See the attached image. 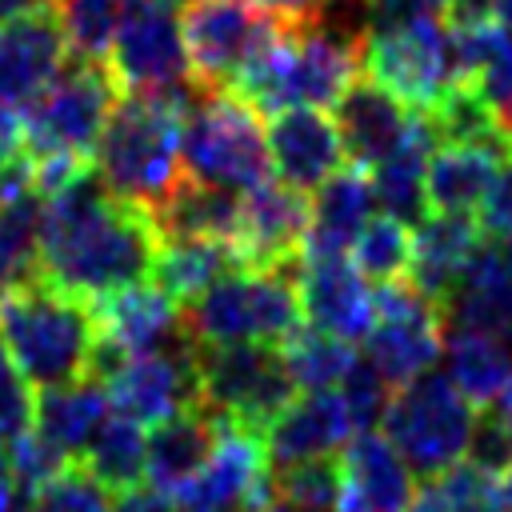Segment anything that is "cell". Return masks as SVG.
Wrapping results in <instances>:
<instances>
[{
  "instance_id": "f907efd6",
  "label": "cell",
  "mask_w": 512,
  "mask_h": 512,
  "mask_svg": "<svg viewBox=\"0 0 512 512\" xmlns=\"http://www.w3.org/2000/svg\"><path fill=\"white\" fill-rule=\"evenodd\" d=\"M112 512H176V504L168 496H160L156 488H136V492L116 496Z\"/></svg>"
},
{
  "instance_id": "5b68a950",
  "label": "cell",
  "mask_w": 512,
  "mask_h": 512,
  "mask_svg": "<svg viewBox=\"0 0 512 512\" xmlns=\"http://www.w3.org/2000/svg\"><path fill=\"white\" fill-rule=\"evenodd\" d=\"M360 72L404 108L432 112L460 84L448 20L428 8L368 20L360 36Z\"/></svg>"
},
{
  "instance_id": "7c38bea8",
  "label": "cell",
  "mask_w": 512,
  "mask_h": 512,
  "mask_svg": "<svg viewBox=\"0 0 512 512\" xmlns=\"http://www.w3.org/2000/svg\"><path fill=\"white\" fill-rule=\"evenodd\" d=\"M108 56H112L108 68H112L116 84H124L128 92H144V96H200L192 64H188L180 20L164 4L128 0L124 16L116 24Z\"/></svg>"
},
{
  "instance_id": "4316f807",
  "label": "cell",
  "mask_w": 512,
  "mask_h": 512,
  "mask_svg": "<svg viewBox=\"0 0 512 512\" xmlns=\"http://www.w3.org/2000/svg\"><path fill=\"white\" fill-rule=\"evenodd\" d=\"M376 208V192H372V176L360 164H344L336 168L312 196V228L304 240L300 256H348L352 240L360 236V228L372 220Z\"/></svg>"
},
{
  "instance_id": "603a6c76",
  "label": "cell",
  "mask_w": 512,
  "mask_h": 512,
  "mask_svg": "<svg viewBox=\"0 0 512 512\" xmlns=\"http://www.w3.org/2000/svg\"><path fill=\"white\" fill-rule=\"evenodd\" d=\"M352 440V420L344 396L332 388H316L292 396V404L264 428V448L276 468L304 460H332Z\"/></svg>"
},
{
  "instance_id": "ee69618b",
  "label": "cell",
  "mask_w": 512,
  "mask_h": 512,
  "mask_svg": "<svg viewBox=\"0 0 512 512\" xmlns=\"http://www.w3.org/2000/svg\"><path fill=\"white\" fill-rule=\"evenodd\" d=\"M68 464H72V460H68L60 448H52L36 428H28L24 436L12 440V468H16V480H20V488L32 492V496H36L40 488H48Z\"/></svg>"
},
{
  "instance_id": "44dd1931",
  "label": "cell",
  "mask_w": 512,
  "mask_h": 512,
  "mask_svg": "<svg viewBox=\"0 0 512 512\" xmlns=\"http://www.w3.org/2000/svg\"><path fill=\"white\" fill-rule=\"evenodd\" d=\"M268 156L288 188L316 192L336 168H344V140L324 108H284L268 124Z\"/></svg>"
},
{
  "instance_id": "bcb514c9",
  "label": "cell",
  "mask_w": 512,
  "mask_h": 512,
  "mask_svg": "<svg viewBox=\"0 0 512 512\" xmlns=\"http://www.w3.org/2000/svg\"><path fill=\"white\" fill-rule=\"evenodd\" d=\"M464 460H472L476 468H484L492 476H504L512 468V432H508V424L500 420L496 408H484L476 416V428H472Z\"/></svg>"
},
{
  "instance_id": "ac0fdd59",
  "label": "cell",
  "mask_w": 512,
  "mask_h": 512,
  "mask_svg": "<svg viewBox=\"0 0 512 512\" xmlns=\"http://www.w3.org/2000/svg\"><path fill=\"white\" fill-rule=\"evenodd\" d=\"M100 340L116 348L124 360L128 356H148L164 352L188 340L184 332V304L172 300L160 284H128L116 288L100 300H92Z\"/></svg>"
},
{
  "instance_id": "3957f363",
  "label": "cell",
  "mask_w": 512,
  "mask_h": 512,
  "mask_svg": "<svg viewBox=\"0 0 512 512\" xmlns=\"http://www.w3.org/2000/svg\"><path fill=\"white\" fill-rule=\"evenodd\" d=\"M0 340L8 344L28 384L52 388L92 372L100 328L92 300L36 276L0 292Z\"/></svg>"
},
{
  "instance_id": "836d02e7",
  "label": "cell",
  "mask_w": 512,
  "mask_h": 512,
  "mask_svg": "<svg viewBox=\"0 0 512 512\" xmlns=\"http://www.w3.org/2000/svg\"><path fill=\"white\" fill-rule=\"evenodd\" d=\"M244 268L240 252L220 240H160L152 260V284H160L172 300L188 304L220 276Z\"/></svg>"
},
{
  "instance_id": "74e56055",
  "label": "cell",
  "mask_w": 512,
  "mask_h": 512,
  "mask_svg": "<svg viewBox=\"0 0 512 512\" xmlns=\"http://www.w3.org/2000/svg\"><path fill=\"white\" fill-rule=\"evenodd\" d=\"M40 276V196L0 204V292Z\"/></svg>"
},
{
  "instance_id": "f6af8a7d",
  "label": "cell",
  "mask_w": 512,
  "mask_h": 512,
  "mask_svg": "<svg viewBox=\"0 0 512 512\" xmlns=\"http://www.w3.org/2000/svg\"><path fill=\"white\" fill-rule=\"evenodd\" d=\"M32 388L12 360L8 344L0 340V440H16L32 428Z\"/></svg>"
},
{
  "instance_id": "db71d44e",
  "label": "cell",
  "mask_w": 512,
  "mask_h": 512,
  "mask_svg": "<svg viewBox=\"0 0 512 512\" xmlns=\"http://www.w3.org/2000/svg\"><path fill=\"white\" fill-rule=\"evenodd\" d=\"M488 408H496V412H500V420H504V424H508V432H512V380H508V388L500 392V400H496V404H488Z\"/></svg>"
},
{
  "instance_id": "1f68e13d",
  "label": "cell",
  "mask_w": 512,
  "mask_h": 512,
  "mask_svg": "<svg viewBox=\"0 0 512 512\" xmlns=\"http://www.w3.org/2000/svg\"><path fill=\"white\" fill-rule=\"evenodd\" d=\"M160 240H220L236 248V232H240V200L236 192L200 184V180H184L160 208L148 212Z\"/></svg>"
},
{
  "instance_id": "30bf717a",
  "label": "cell",
  "mask_w": 512,
  "mask_h": 512,
  "mask_svg": "<svg viewBox=\"0 0 512 512\" xmlns=\"http://www.w3.org/2000/svg\"><path fill=\"white\" fill-rule=\"evenodd\" d=\"M200 404L232 416L264 436V428L292 404V376L272 344H196Z\"/></svg>"
},
{
  "instance_id": "7402d4cb",
  "label": "cell",
  "mask_w": 512,
  "mask_h": 512,
  "mask_svg": "<svg viewBox=\"0 0 512 512\" xmlns=\"http://www.w3.org/2000/svg\"><path fill=\"white\" fill-rule=\"evenodd\" d=\"M340 500L336 512H408L416 488L408 460L380 432H360L336 456Z\"/></svg>"
},
{
  "instance_id": "d4e9b609",
  "label": "cell",
  "mask_w": 512,
  "mask_h": 512,
  "mask_svg": "<svg viewBox=\"0 0 512 512\" xmlns=\"http://www.w3.org/2000/svg\"><path fill=\"white\" fill-rule=\"evenodd\" d=\"M332 120L340 128L344 156L360 168H376L380 160H388L412 128V112H404V104L368 76L348 84V92L336 100Z\"/></svg>"
},
{
  "instance_id": "681fc988",
  "label": "cell",
  "mask_w": 512,
  "mask_h": 512,
  "mask_svg": "<svg viewBox=\"0 0 512 512\" xmlns=\"http://www.w3.org/2000/svg\"><path fill=\"white\" fill-rule=\"evenodd\" d=\"M28 508H32V492L20 488L12 456L4 452V440H0V512H28Z\"/></svg>"
},
{
  "instance_id": "e0dca14e",
  "label": "cell",
  "mask_w": 512,
  "mask_h": 512,
  "mask_svg": "<svg viewBox=\"0 0 512 512\" xmlns=\"http://www.w3.org/2000/svg\"><path fill=\"white\" fill-rule=\"evenodd\" d=\"M68 40L56 4H40L8 24H0V108L28 112L36 96L64 68Z\"/></svg>"
},
{
  "instance_id": "484cf974",
  "label": "cell",
  "mask_w": 512,
  "mask_h": 512,
  "mask_svg": "<svg viewBox=\"0 0 512 512\" xmlns=\"http://www.w3.org/2000/svg\"><path fill=\"white\" fill-rule=\"evenodd\" d=\"M508 156L512 148L492 144H440L424 172V204L448 216L480 212Z\"/></svg>"
},
{
  "instance_id": "7bdbcfd3",
  "label": "cell",
  "mask_w": 512,
  "mask_h": 512,
  "mask_svg": "<svg viewBox=\"0 0 512 512\" xmlns=\"http://www.w3.org/2000/svg\"><path fill=\"white\" fill-rule=\"evenodd\" d=\"M28 512H112V500L80 464H68L48 488L32 496Z\"/></svg>"
},
{
  "instance_id": "9a60e30c",
  "label": "cell",
  "mask_w": 512,
  "mask_h": 512,
  "mask_svg": "<svg viewBox=\"0 0 512 512\" xmlns=\"http://www.w3.org/2000/svg\"><path fill=\"white\" fill-rule=\"evenodd\" d=\"M112 412L132 424H160L184 408L200 404V380H196V344L184 340L164 352L128 356L108 380Z\"/></svg>"
},
{
  "instance_id": "8fae6325",
  "label": "cell",
  "mask_w": 512,
  "mask_h": 512,
  "mask_svg": "<svg viewBox=\"0 0 512 512\" xmlns=\"http://www.w3.org/2000/svg\"><path fill=\"white\" fill-rule=\"evenodd\" d=\"M288 24L252 0H188L180 32L200 88L228 92Z\"/></svg>"
},
{
  "instance_id": "ba28073f",
  "label": "cell",
  "mask_w": 512,
  "mask_h": 512,
  "mask_svg": "<svg viewBox=\"0 0 512 512\" xmlns=\"http://www.w3.org/2000/svg\"><path fill=\"white\" fill-rule=\"evenodd\" d=\"M116 88L120 84L104 60H64L56 80L24 112V144L32 156H68L88 164L116 108Z\"/></svg>"
},
{
  "instance_id": "52a82bcc",
  "label": "cell",
  "mask_w": 512,
  "mask_h": 512,
  "mask_svg": "<svg viewBox=\"0 0 512 512\" xmlns=\"http://www.w3.org/2000/svg\"><path fill=\"white\" fill-rule=\"evenodd\" d=\"M184 172L224 192H248L268 180V128L236 92H208L184 116Z\"/></svg>"
},
{
  "instance_id": "f1b7e54d",
  "label": "cell",
  "mask_w": 512,
  "mask_h": 512,
  "mask_svg": "<svg viewBox=\"0 0 512 512\" xmlns=\"http://www.w3.org/2000/svg\"><path fill=\"white\" fill-rule=\"evenodd\" d=\"M108 416H112V400H108L104 380H96V376L40 388L32 400V428L52 448H60L72 464L84 456L88 440L96 436V428Z\"/></svg>"
},
{
  "instance_id": "e575fe53",
  "label": "cell",
  "mask_w": 512,
  "mask_h": 512,
  "mask_svg": "<svg viewBox=\"0 0 512 512\" xmlns=\"http://www.w3.org/2000/svg\"><path fill=\"white\" fill-rule=\"evenodd\" d=\"M108 496H124L136 492L140 480L148 476V436L140 424L124 420V416H108L96 436L88 440L84 456L76 460Z\"/></svg>"
},
{
  "instance_id": "4fadbf2b",
  "label": "cell",
  "mask_w": 512,
  "mask_h": 512,
  "mask_svg": "<svg viewBox=\"0 0 512 512\" xmlns=\"http://www.w3.org/2000/svg\"><path fill=\"white\" fill-rule=\"evenodd\" d=\"M444 352V312L436 300L416 292L408 280L376 288V324L368 332V360L376 372L404 388L416 376L432 372Z\"/></svg>"
},
{
  "instance_id": "c3c4849f",
  "label": "cell",
  "mask_w": 512,
  "mask_h": 512,
  "mask_svg": "<svg viewBox=\"0 0 512 512\" xmlns=\"http://www.w3.org/2000/svg\"><path fill=\"white\" fill-rule=\"evenodd\" d=\"M264 12H272L276 20H284L288 28H304V24H320L328 16L332 0H252Z\"/></svg>"
},
{
  "instance_id": "277c9868",
  "label": "cell",
  "mask_w": 512,
  "mask_h": 512,
  "mask_svg": "<svg viewBox=\"0 0 512 512\" xmlns=\"http://www.w3.org/2000/svg\"><path fill=\"white\" fill-rule=\"evenodd\" d=\"M360 72V36L328 20L284 28L228 92L248 100L256 112L284 108H336Z\"/></svg>"
},
{
  "instance_id": "8992f818",
  "label": "cell",
  "mask_w": 512,
  "mask_h": 512,
  "mask_svg": "<svg viewBox=\"0 0 512 512\" xmlns=\"http://www.w3.org/2000/svg\"><path fill=\"white\" fill-rule=\"evenodd\" d=\"M300 316L288 268H236L184 304V332L192 344H284Z\"/></svg>"
},
{
  "instance_id": "cb8c5ba5",
  "label": "cell",
  "mask_w": 512,
  "mask_h": 512,
  "mask_svg": "<svg viewBox=\"0 0 512 512\" xmlns=\"http://www.w3.org/2000/svg\"><path fill=\"white\" fill-rule=\"evenodd\" d=\"M460 84L476 88L512 144V28L496 16H448Z\"/></svg>"
},
{
  "instance_id": "6f0895ef",
  "label": "cell",
  "mask_w": 512,
  "mask_h": 512,
  "mask_svg": "<svg viewBox=\"0 0 512 512\" xmlns=\"http://www.w3.org/2000/svg\"><path fill=\"white\" fill-rule=\"evenodd\" d=\"M500 512H512V504H504V508H500Z\"/></svg>"
},
{
  "instance_id": "4dcf8cb0",
  "label": "cell",
  "mask_w": 512,
  "mask_h": 512,
  "mask_svg": "<svg viewBox=\"0 0 512 512\" xmlns=\"http://www.w3.org/2000/svg\"><path fill=\"white\" fill-rule=\"evenodd\" d=\"M436 148H440V132H436L432 116L412 112V128H408L404 144L388 160L368 168L372 192H376V204L384 208V216H396L404 224L424 220V208H428L424 204V172H428V160Z\"/></svg>"
},
{
  "instance_id": "9f6ffc18",
  "label": "cell",
  "mask_w": 512,
  "mask_h": 512,
  "mask_svg": "<svg viewBox=\"0 0 512 512\" xmlns=\"http://www.w3.org/2000/svg\"><path fill=\"white\" fill-rule=\"evenodd\" d=\"M144 4H164V8H176V4H184V0H144Z\"/></svg>"
},
{
  "instance_id": "b9f144b4",
  "label": "cell",
  "mask_w": 512,
  "mask_h": 512,
  "mask_svg": "<svg viewBox=\"0 0 512 512\" xmlns=\"http://www.w3.org/2000/svg\"><path fill=\"white\" fill-rule=\"evenodd\" d=\"M340 396H344L352 428L356 432H376V424H384V412H388V400H392V384L376 372L372 360H356L352 372L340 384Z\"/></svg>"
},
{
  "instance_id": "9c48e42d",
  "label": "cell",
  "mask_w": 512,
  "mask_h": 512,
  "mask_svg": "<svg viewBox=\"0 0 512 512\" xmlns=\"http://www.w3.org/2000/svg\"><path fill=\"white\" fill-rule=\"evenodd\" d=\"M476 428V412L464 392L440 376L424 372L412 384L396 388L384 412V432L392 448L420 476H440L468 456V440Z\"/></svg>"
},
{
  "instance_id": "f5cc1de1",
  "label": "cell",
  "mask_w": 512,
  "mask_h": 512,
  "mask_svg": "<svg viewBox=\"0 0 512 512\" xmlns=\"http://www.w3.org/2000/svg\"><path fill=\"white\" fill-rule=\"evenodd\" d=\"M256 512H312V508H304V504H296V500H288V496H276V492H272Z\"/></svg>"
},
{
  "instance_id": "11a10c76",
  "label": "cell",
  "mask_w": 512,
  "mask_h": 512,
  "mask_svg": "<svg viewBox=\"0 0 512 512\" xmlns=\"http://www.w3.org/2000/svg\"><path fill=\"white\" fill-rule=\"evenodd\" d=\"M500 492H504V504H512V468L500 476Z\"/></svg>"
},
{
  "instance_id": "f546056e",
  "label": "cell",
  "mask_w": 512,
  "mask_h": 512,
  "mask_svg": "<svg viewBox=\"0 0 512 512\" xmlns=\"http://www.w3.org/2000/svg\"><path fill=\"white\" fill-rule=\"evenodd\" d=\"M480 228L468 216H448L432 212L416 224L412 232V264H408V284L424 292L428 300L444 304V296L456 288L464 264L476 252Z\"/></svg>"
},
{
  "instance_id": "f35d334b",
  "label": "cell",
  "mask_w": 512,
  "mask_h": 512,
  "mask_svg": "<svg viewBox=\"0 0 512 512\" xmlns=\"http://www.w3.org/2000/svg\"><path fill=\"white\" fill-rule=\"evenodd\" d=\"M348 256H352L356 272L368 276V280H376V284L404 280L408 276V264H412V232L396 216H372L360 228V236L352 240Z\"/></svg>"
},
{
  "instance_id": "ffe728a7",
  "label": "cell",
  "mask_w": 512,
  "mask_h": 512,
  "mask_svg": "<svg viewBox=\"0 0 512 512\" xmlns=\"http://www.w3.org/2000/svg\"><path fill=\"white\" fill-rule=\"evenodd\" d=\"M440 312L444 328H472L512 344V244L480 240Z\"/></svg>"
},
{
  "instance_id": "ab89813d",
  "label": "cell",
  "mask_w": 512,
  "mask_h": 512,
  "mask_svg": "<svg viewBox=\"0 0 512 512\" xmlns=\"http://www.w3.org/2000/svg\"><path fill=\"white\" fill-rule=\"evenodd\" d=\"M52 4L72 52L84 60H104L128 0H52Z\"/></svg>"
},
{
  "instance_id": "83f0119b",
  "label": "cell",
  "mask_w": 512,
  "mask_h": 512,
  "mask_svg": "<svg viewBox=\"0 0 512 512\" xmlns=\"http://www.w3.org/2000/svg\"><path fill=\"white\" fill-rule=\"evenodd\" d=\"M216 444V416L196 404L184 408L160 424H152L148 432V480L160 496L176 500L204 468V460L212 456Z\"/></svg>"
},
{
  "instance_id": "7a4b0ae2",
  "label": "cell",
  "mask_w": 512,
  "mask_h": 512,
  "mask_svg": "<svg viewBox=\"0 0 512 512\" xmlns=\"http://www.w3.org/2000/svg\"><path fill=\"white\" fill-rule=\"evenodd\" d=\"M196 100L200 96H120L96 144L100 184L144 212L160 208L188 180L184 116Z\"/></svg>"
},
{
  "instance_id": "2e32d148",
  "label": "cell",
  "mask_w": 512,
  "mask_h": 512,
  "mask_svg": "<svg viewBox=\"0 0 512 512\" xmlns=\"http://www.w3.org/2000/svg\"><path fill=\"white\" fill-rule=\"evenodd\" d=\"M312 228V204L284 180H264L240 196L236 252L244 268H296Z\"/></svg>"
},
{
  "instance_id": "d6a6232c",
  "label": "cell",
  "mask_w": 512,
  "mask_h": 512,
  "mask_svg": "<svg viewBox=\"0 0 512 512\" xmlns=\"http://www.w3.org/2000/svg\"><path fill=\"white\" fill-rule=\"evenodd\" d=\"M444 364L448 380L464 392L472 408H488L500 400V392L512 380V344L472 332V328H444Z\"/></svg>"
},
{
  "instance_id": "7dc6e473",
  "label": "cell",
  "mask_w": 512,
  "mask_h": 512,
  "mask_svg": "<svg viewBox=\"0 0 512 512\" xmlns=\"http://www.w3.org/2000/svg\"><path fill=\"white\" fill-rule=\"evenodd\" d=\"M480 228L488 232V240H504L512 244V156L504 160L492 192L480 204Z\"/></svg>"
},
{
  "instance_id": "816d5d0a",
  "label": "cell",
  "mask_w": 512,
  "mask_h": 512,
  "mask_svg": "<svg viewBox=\"0 0 512 512\" xmlns=\"http://www.w3.org/2000/svg\"><path fill=\"white\" fill-rule=\"evenodd\" d=\"M40 4H52V0H0V24L16 20V16H24V12L40 8Z\"/></svg>"
},
{
  "instance_id": "6da1fadb",
  "label": "cell",
  "mask_w": 512,
  "mask_h": 512,
  "mask_svg": "<svg viewBox=\"0 0 512 512\" xmlns=\"http://www.w3.org/2000/svg\"><path fill=\"white\" fill-rule=\"evenodd\" d=\"M160 232L152 216L112 196L92 168L40 200V276L72 296L100 300L152 276Z\"/></svg>"
},
{
  "instance_id": "d590c367",
  "label": "cell",
  "mask_w": 512,
  "mask_h": 512,
  "mask_svg": "<svg viewBox=\"0 0 512 512\" xmlns=\"http://www.w3.org/2000/svg\"><path fill=\"white\" fill-rule=\"evenodd\" d=\"M280 356L288 364V376L296 388L304 392H316V388H332V384H344V376L352 372L356 364V352H352V340L344 336H332L324 328H296L284 344H280Z\"/></svg>"
},
{
  "instance_id": "d6986e66",
  "label": "cell",
  "mask_w": 512,
  "mask_h": 512,
  "mask_svg": "<svg viewBox=\"0 0 512 512\" xmlns=\"http://www.w3.org/2000/svg\"><path fill=\"white\" fill-rule=\"evenodd\" d=\"M296 268L308 324L344 340H368L376 324V292L364 284L356 264H348V256H300Z\"/></svg>"
},
{
  "instance_id": "60d3db41",
  "label": "cell",
  "mask_w": 512,
  "mask_h": 512,
  "mask_svg": "<svg viewBox=\"0 0 512 512\" xmlns=\"http://www.w3.org/2000/svg\"><path fill=\"white\" fill-rule=\"evenodd\" d=\"M272 492L288 496L312 512H336L340 500V464L336 460H304L272 472Z\"/></svg>"
},
{
  "instance_id": "8d00e7d4",
  "label": "cell",
  "mask_w": 512,
  "mask_h": 512,
  "mask_svg": "<svg viewBox=\"0 0 512 512\" xmlns=\"http://www.w3.org/2000/svg\"><path fill=\"white\" fill-rule=\"evenodd\" d=\"M504 492L500 476L476 468L472 460L452 464L448 472L432 476L424 488H416L408 512H500Z\"/></svg>"
},
{
  "instance_id": "5bb4252c",
  "label": "cell",
  "mask_w": 512,
  "mask_h": 512,
  "mask_svg": "<svg viewBox=\"0 0 512 512\" xmlns=\"http://www.w3.org/2000/svg\"><path fill=\"white\" fill-rule=\"evenodd\" d=\"M216 416V412H212ZM272 496L264 436L232 416H216V444L200 476L172 500L184 512H256Z\"/></svg>"
}]
</instances>
